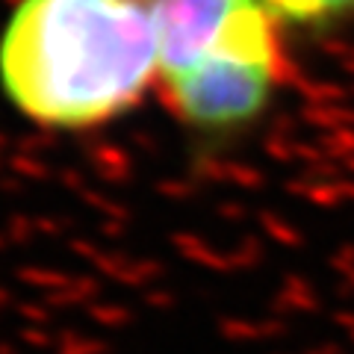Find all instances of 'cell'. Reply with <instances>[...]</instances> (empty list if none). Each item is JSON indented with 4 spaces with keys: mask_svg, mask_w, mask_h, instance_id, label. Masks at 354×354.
I'll return each instance as SVG.
<instances>
[{
    "mask_svg": "<svg viewBox=\"0 0 354 354\" xmlns=\"http://www.w3.org/2000/svg\"><path fill=\"white\" fill-rule=\"evenodd\" d=\"M281 24L295 27H334L354 18V0H263Z\"/></svg>",
    "mask_w": 354,
    "mask_h": 354,
    "instance_id": "cell-3",
    "label": "cell"
},
{
    "mask_svg": "<svg viewBox=\"0 0 354 354\" xmlns=\"http://www.w3.org/2000/svg\"><path fill=\"white\" fill-rule=\"evenodd\" d=\"M0 83L30 121L97 127L157 83V39L136 0H21L0 36Z\"/></svg>",
    "mask_w": 354,
    "mask_h": 354,
    "instance_id": "cell-1",
    "label": "cell"
},
{
    "mask_svg": "<svg viewBox=\"0 0 354 354\" xmlns=\"http://www.w3.org/2000/svg\"><path fill=\"white\" fill-rule=\"evenodd\" d=\"M157 39V80L207 62H290L281 21L263 0H136ZM157 86V83H153Z\"/></svg>",
    "mask_w": 354,
    "mask_h": 354,
    "instance_id": "cell-2",
    "label": "cell"
}]
</instances>
